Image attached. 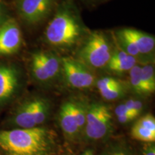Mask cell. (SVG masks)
Segmentation results:
<instances>
[{
	"mask_svg": "<svg viewBox=\"0 0 155 155\" xmlns=\"http://www.w3.org/2000/svg\"><path fill=\"white\" fill-rule=\"evenodd\" d=\"M137 59L120 50H114L110 59L107 68L111 72L123 73L129 72L134 65H137Z\"/></svg>",
	"mask_w": 155,
	"mask_h": 155,
	"instance_id": "obj_14",
	"label": "cell"
},
{
	"mask_svg": "<svg viewBox=\"0 0 155 155\" xmlns=\"http://www.w3.org/2000/svg\"><path fill=\"white\" fill-rule=\"evenodd\" d=\"M126 106L129 108V111L132 112L134 114L138 116L143 111L144 106L141 101L135 99H129L124 103Z\"/></svg>",
	"mask_w": 155,
	"mask_h": 155,
	"instance_id": "obj_21",
	"label": "cell"
},
{
	"mask_svg": "<svg viewBox=\"0 0 155 155\" xmlns=\"http://www.w3.org/2000/svg\"><path fill=\"white\" fill-rule=\"evenodd\" d=\"M131 134L133 139L144 143H154L155 119L152 114L141 117L131 128Z\"/></svg>",
	"mask_w": 155,
	"mask_h": 155,
	"instance_id": "obj_12",
	"label": "cell"
},
{
	"mask_svg": "<svg viewBox=\"0 0 155 155\" xmlns=\"http://www.w3.org/2000/svg\"><path fill=\"white\" fill-rule=\"evenodd\" d=\"M42 97L37 96L25 101L17 108L13 114L12 123L17 129H31L37 127L35 119L38 108Z\"/></svg>",
	"mask_w": 155,
	"mask_h": 155,
	"instance_id": "obj_9",
	"label": "cell"
},
{
	"mask_svg": "<svg viewBox=\"0 0 155 155\" xmlns=\"http://www.w3.org/2000/svg\"><path fill=\"white\" fill-rule=\"evenodd\" d=\"M101 96L106 101H115L119 99L124 95L125 88L121 83L116 86L98 91Z\"/></svg>",
	"mask_w": 155,
	"mask_h": 155,
	"instance_id": "obj_18",
	"label": "cell"
},
{
	"mask_svg": "<svg viewBox=\"0 0 155 155\" xmlns=\"http://www.w3.org/2000/svg\"><path fill=\"white\" fill-rule=\"evenodd\" d=\"M19 73L12 65H0V105L12 98L19 86Z\"/></svg>",
	"mask_w": 155,
	"mask_h": 155,
	"instance_id": "obj_10",
	"label": "cell"
},
{
	"mask_svg": "<svg viewBox=\"0 0 155 155\" xmlns=\"http://www.w3.org/2000/svg\"><path fill=\"white\" fill-rule=\"evenodd\" d=\"M56 134L43 127L0 130V155H58Z\"/></svg>",
	"mask_w": 155,
	"mask_h": 155,
	"instance_id": "obj_1",
	"label": "cell"
},
{
	"mask_svg": "<svg viewBox=\"0 0 155 155\" xmlns=\"http://www.w3.org/2000/svg\"><path fill=\"white\" fill-rule=\"evenodd\" d=\"M113 49L105 33L96 31L90 35L78 53L81 62L91 69L107 67Z\"/></svg>",
	"mask_w": 155,
	"mask_h": 155,
	"instance_id": "obj_3",
	"label": "cell"
},
{
	"mask_svg": "<svg viewBox=\"0 0 155 155\" xmlns=\"http://www.w3.org/2000/svg\"><path fill=\"white\" fill-rule=\"evenodd\" d=\"M130 85L133 91L139 94L143 95L141 80V66L136 65L129 71Z\"/></svg>",
	"mask_w": 155,
	"mask_h": 155,
	"instance_id": "obj_19",
	"label": "cell"
},
{
	"mask_svg": "<svg viewBox=\"0 0 155 155\" xmlns=\"http://www.w3.org/2000/svg\"><path fill=\"white\" fill-rule=\"evenodd\" d=\"M117 42H119V47L129 55L135 58L136 59L140 56V53L134 43L122 30L117 32Z\"/></svg>",
	"mask_w": 155,
	"mask_h": 155,
	"instance_id": "obj_17",
	"label": "cell"
},
{
	"mask_svg": "<svg viewBox=\"0 0 155 155\" xmlns=\"http://www.w3.org/2000/svg\"><path fill=\"white\" fill-rule=\"evenodd\" d=\"M113 129V116L106 104L99 102L88 104L83 135L88 140L105 139Z\"/></svg>",
	"mask_w": 155,
	"mask_h": 155,
	"instance_id": "obj_4",
	"label": "cell"
},
{
	"mask_svg": "<svg viewBox=\"0 0 155 155\" xmlns=\"http://www.w3.org/2000/svg\"><path fill=\"white\" fill-rule=\"evenodd\" d=\"M142 155H155L154 143H145L143 147Z\"/></svg>",
	"mask_w": 155,
	"mask_h": 155,
	"instance_id": "obj_24",
	"label": "cell"
},
{
	"mask_svg": "<svg viewBox=\"0 0 155 155\" xmlns=\"http://www.w3.org/2000/svg\"><path fill=\"white\" fill-rule=\"evenodd\" d=\"M88 103L83 101L82 100L74 99L73 108H74L75 119H76L77 125L78 127L81 137L83 136V132H84V129L86 121L87 111H88Z\"/></svg>",
	"mask_w": 155,
	"mask_h": 155,
	"instance_id": "obj_16",
	"label": "cell"
},
{
	"mask_svg": "<svg viewBox=\"0 0 155 155\" xmlns=\"http://www.w3.org/2000/svg\"><path fill=\"white\" fill-rule=\"evenodd\" d=\"M58 0H17L16 7L19 16L30 25L42 22L49 16Z\"/></svg>",
	"mask_w": 155,
	"mask_h": 155,
	"instance_id": "obj_7",
	"label": "cell"
},
{
	"mask_svg": "<svg viewBox=\"0 0 155 155\" xmlns=\"http://www.w3.org/2000/svg\"><path fill=\"white\" fill-rule=\"evenodd\" d=\"M74 99L67 100L62 104L58 112V122L63 135L68 140L75 141L81 137L73 108Z\"/></svg>",
	"mask_w": 155,
	"mask_h": 155,
	"instance_id": "obj_11",
	"label": "cell"
},
{
	"mask_svg": "<svg viewBox=\"0 0 155 155\" xmlns=\"http://www.w3.org/2000/svg\"><path fill=\"white\" fill-rule=\"evenodd\" d=\"M116 116H121V115H124V114H133L136 117H137L135 114H134L132 112L129 111V109L124 104H120V105L117 106L115 108V111H114Z\"/></svg>",
	"mask_w": 155,
	"mask_h": 155,
	"instance_id": "obj_23",
	"label": "cell"
},
{
	"mask_svg": "<svg viewBox=\"0 0 155 155\" xmlns=\"http://www.w3.org/2000/svg\"><path fill=\"white\" fill-rule=\"evenodd\" d=\"M117 118L118 121L119 122L120 124H125L129 123L132 121V120L135 119L136 116L133 114H124V115H121V116H116Z\"/></svg>",
	"mask_w": 155,
	"mask_h": 155,
	"instance_id": "obj_25",
	"label": "cell"
},
{
	"mask_svg": "<svg viewBox=\"0 0 155 155\" xmlns=\"http://www.w3.org/2000/svg\"><path fill=\"white\" fill-rule=\"evenodd\" d=\"M122 30L132 40L140 55H148L154 50L155 39L152 35L135 29L126 28Z\"/></svg>",
	"mask_w": 155,
	"mask_h": 155,
	"instance_id": "obj_13",
	"label": "cell"
},
{
	"mask_svg": "<svg viewBox=\"0 0 155 155\" xmlns=\"http://www.w3.org/2000/svg\"><path fill=\"white\" fill-rule=\"evenodd\" d=\"M4 12H5V8H4V5H2V3L0 2V22H1V20L3 18Z\"/></svg>",
	"mask_w": 155,
	"mask_h": 155,
	"instance_id": "obj_26",
	"label": "cell"
},
{
	"mask_svg": "<svg viewBox=\"0 0 155 155\" xmlns=\"http://www.w3.org/2000/svg\"><path fill=\"white\" fill-rule=\"evenodd\" d=\"M121 82L117 79L114 78L113 77H109V76H105L101 78H100L99 80L97 81L96 83L97 88L98 91L102 90V89H105L109 87H112L116 85L119 84Z\"/></svg>",
	"mask_w": 155,
	"mask_h": 155,
	"instance_id": "obj_20",
	"label": "cell"
},
{
	"mask_svg": "<svg viewBox=\"0 0 155 155\" xmlns=\"http://www.w3.org/2000/svg\"><path fill=\"white\" fill-rule=\"evenodd\" d=\"M22 45V32L16 21L9 19L0 26V55H12Z\"/></svg>",
	"mask_w": 155,
	"mask_h": 155,
	"instance_id": "obj_8",
	"label": "cell"
},
{
	"mask_svg": "<svg viewBox=\"0 0 155 155\" xmlns=\"http://www.w3.org/2000/svg\"><path fill=\"white\" fill-rule=\"evenodd\" d=\"M81 155H86V154H85V152H84L83 154H81Z\"/></svg>",
	"mask_w": 155,
	"mask_h": 155,
	"instance_id": "obj_27",
	"label": "cell"
},
{
	"mask_svg": "<svg viewBox=\"0 0 155 155\" xmlns=\"http://www.w3.org/2000/svg\"><path fill=\"white\" fill-rule=\"evenodd\" d=\"M62 73L68 86L75 89L92 88L96 82V77L91 69L79 60L73 58H61Z\"/></svg>",
	"mask_w": 155,
	"mask_h": 155,
	"instance_id": "obj_6",
	"label": "cell"
},
{
	"mask_svg": "<svg viewBox=\"0 0 155 155\" xmlns=\"http://www.w3.org/2000/svg\"><path fill=\"white\" fill-rule=\"evenodd\" d=\"M104 155H131L129 151L122 146H114L109 148Z\"/></svg>",
	"mask_w": 155,
	"mask_h": 155,
	"instance_id": "obj_22",
	"label": "cell"
},
{
	"mask_svg": "<svg viewBox=\"0 0 155 155\" xmlns=\"http://www.w3.org/2000/svg\"><path fill=\"white\" fill-rule=\"evenodd\" d=\"M30 68L32 76L38 83H52L62 73L61 58L53 52L38 51L32 54Z\"/></svg>",
	"mask_w": 155,
	"mask_h": 155,
	"instance_id": "obj_5",
	"label": "cell"
},
{
	"mask_svg": "<svg viewBox=\"0 0 155 155\" xmlns=\"http://www.w3.org/2000/svg\"><path fill=\"white\" fill-rule=\"evenodd\" d=\"M83 33V25L72 2H63L58 8L45 31V38L50 45L67 48L74 46Z\"/></svg>",
	"mask_w": 155,
	"mask_h": 155,
	"instance_id": "obj_2",
	"label": "cell"
},
{
	"mask_svg": "<svg viewBox=\"0 0 155 155\" xmlns=\"http://www.w3.org/2000/svg\"><path fill=\"white\" fill-rule=\"evenodd\" d=\"M141 80L143 95H149L155 90V71L151 64L141 66Z\"/></svg>",
	"mask_w": 155,
	"mask_h": 155,
	"instance_id": "obj_15",
	"label": "cell"
}]
</instances>
